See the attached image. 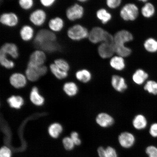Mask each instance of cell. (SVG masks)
<instances>
[{"label":"cell","instance_id":"cell-1","mask_svg":"<svg viewBox=\"0 0 157 157\" xmlns=\"http://www.w3.org/2000/svg\"><path fill=\"white\" fill-rule=\"evenodd\" d=\"M113 37L115 52L118 56L123 58L129 56L131 50L124 44L125 43L132 40V34L128 31L123 30L117 32Z\"/></svg>","mask_w":157,"mask_h":157},{"label":"cell","instance_id":"cell-2","mask_svg":"<svg viewBox=\"0 0 157 157\" xmlns=\"http://www.w3.org/2000/svg\"><path fill=\"white\" fill-rule=\"evenodd\" d=\"M57 37L56 34L48 29H41L35 34L33 42L35 47L38 48L40 45L46 43L56 42Z\"/></svg>","mask_w":157,"mask_h":157},{"label":"cell","instance_id":"cell-3","mask_svg":"<svg viewBox=\"0 0 157 157\" xmlns=\"http://www.w3.org/2000/svg\"><path fill=\"white\" fill-rule=\"evenodd\" d=\"M89 33L85 27L79 24L72 25L67 31V36L71 40L79 41L88 37Z\"/></svg>","mask_w":157,"mask_h":157},{"label":"cell","instance_id":"cell-4","mask_svg":"<svg viewBox=\"0 0 157 157\" xmlns=\"http://www.w3.org/2000/svg\"><path fill=\"white\" fill-rule=\"evenodd\" d=\"M48 14L44 9L38 8L33 10L29 15V21L33 26L41 27L46 23Z\"/></svg>","mask_w":157,"mask_h":157},{"label":"cell","instance_id":"cell-5","mask_svg":"<svg viewBox=\"0 0 157 157\" xmlns=\"http://www.w3.org/2000/svg\"><path fill=\"white\" fill-rule=\"evenodd\" d=\"M117 141L121 148L128 150L135 146L136 138L132 132L124 131L120 133L117 137Z\"/></svg>","mask_w":157,"mask_h":157},{"label":"cell","instance_id":"cell-6","mask_svg":"<svg viewBox=\"0 0 157 157\" xmlns=\"http://www.w3.org/2000/svg\"><path fill=\"white\" fill-rule=\"evenodd\" d=\"M19 21L18 15L13 12H5L1 13L0 16L1 24L9 28H14L17 27Z\"/></svg>","mask_w":157,"mask_h":157},{"label":"cell","instance_id":"cell-7","mask_svg":"<svg viewBox=\"0 0 157 157\" xmlns=\"http://www.w3.org/2000/svg\"><path fill=\"white\" fill-rule=\"evenodd\" d=\"M84 13L83 7L78 3L74 4L68 7L65 11L66 18L71 21H74L82 18Z\"/></svg>","mask_w":157,"mask_h":157},{"label":"cell","instance_id":"cell-8","mask_svg":"<svg viewBox=\"0 0 157 157\" xmlns=\"http://www.w3.org/2000/svg\"><path fill=\"white\" fill-rule=\"evenodd\" d=\"M46 59V52L41 49L37 48L31 53L27 66L34 67L44 66Z\"/></svg>","mask_w":157,"mask_h":157},{"label":"cell","instance_id":"cell-9","mask_svg":"<svg viewBox=\"0 0 157 157\" xmlns=\"http://www.w3.org/2000/svg\"><path fill=\"white\" fill-rule=\"evenodd\" d=\"M120 14L121 17L125 21H134L139 14L138 8L133 4H127L121 9Z\"/></svg>","mask_w":157,"mask_h":157},{"label":"cell","instance_id":"cell-10","mask_svg":"<svg viewBox=\"0 0 157 157\" xmlns=\"http://www.w3.org/2000/svg\"><path fill=\"white\" fill-rule=\"evenodd\" d=\"M48 69L46 66H42L34 67L27 66L26 75L28 79L30 81H36L40 76L44 75L47 73Z\"/></svg>","mask_w":157,"mask_h":157},{"label":"cell","instance_id":"cell-11","mask_svg":"<svg viewBox=\"0 0 157 157\" xmlns=\"http://www.w3.org/2000/svg\"><path fill=\"white\" fill-rule=\"evenodd\" d=\"M0 54L10 56L13 59H17L19 56V49L17 45L13 42H6L0 48Z\"/></svg>","mask_w":157,"mask_h":157},{"label":"cell","instance_id":"cell-12","mask_svg":"<svg viewBox=\"0 0 157 157\" xmlns=\"http://www.w3.org/2000/svg\"><path fill=\"white\" fill-rule=\"evenodd\" d=\"M95 121L98 125L103 128L110 127L115 123V120L113 116L105 112L98 113L96 117Z\"/></svg>","mask_w":157,"mask_h":157},{"label":"cell","instance_id":"cell-13","mask_svg":"<svg viewBox=\"0 0 157 157\" xmlns=\"http://www.w3.org/2000/svg\"><path fill=\"white\" fill-rule=\"evenodd\" d=\"M19 34L21 40L25 42H29L34 40L36 33L32 25L25 24L21 27Z\"/></svg>","mask_w":157,"mask_h":157},{"label":"cell","instance_id":"cell-14","mask_svg":"<svg viewBox=\"0 0 157 157\" xmlns=\"http://www.w3.org/2000/svg\"><path fill=\"white\" fill-rule=\"evenodd\" d=\"M98 52L101 58L107 59L111 57L115 52L114 43H102L98 47Z\"/></svg>","mask_w":157,"mask_h":157},{"label":"cell","instance_id":"cell-15","mask_svg":"<svg viewBox=\"0 0 157 157\" xmlns=\"http://www.w3.org/2000/svg\"><path fill=\"white\" fill-rule=\"evenodd\" d=\"M48 25V29L56 34L63 30L65 23L62 17L56 16L49 20Z\"/></svg>","mask_w":157,"mask_h":157},{"label":"cell","instance_id":"cell-16","mask_svg":"<svg viewBox=\"0 0 157 157\" xmlns=\"http://www.w3.org/2000/svg\"><path fill=\"white\" fill-rule=\"evenodd\" d=\"M107 31L104 30L101 27H94L89 33L88 38L89 40L94 44L102 42L105 40Z\"/></svg>","mask_w":157,"mask_h":157},{"label":"cell","instance_id":"cell-17","mask_svg":"<svg viewBox=\"0 0 157 157\" xmlns=\"http://www.w3.org/2000/svg\"><path fill=\"white\" fill-rule=\"evenodd\" d=\"M111 82L113 89L119 93H123L127 89L126 80L122 76L114 75L112 76Z\"/></svg>","mask_w":157,"mask_h":157},{"label":"cell","instance_id":"cell-18","mask_svg":"<svg viewBox=\"0 0 157 157\" xmlns=\"http://www.w3.org/2000/svg\"><path fill=\"white\" fill-rule=\"evenodd\" d=\"M97 153L98 157H119L116 149L111 146L98 147Z\"/></svg>","mask_w":157,"mask_h":157},{"label":"cell","instance_id":"cell-19","mask_svg":"<svg viewBox=\"0 0 157 157\" xmlns=\"http://www.w3.org/2000/svg\"><path fill=\"white\" fill-rule=\"evenodd\" d=\"M132 126L137 131H142L146 128L147 121L144 115L139 114L135 116L132 121Z\"/></svg>","mask_w":157,"mask_h":157},{"label":"cell","instance_id":"cell-20","mask_svg":"<svg viewBox=\"0 0 157 157\" xmlns=\"http://www.w3.org/2000/svg\"><path fill=\"white\" fill-rule=\"evenodd\" d=\"M148 78V74L142 69L136 70L132 74V79L133 83L137 85L144 83Z\"/></svg>","mask_w":157,"mask_h":157},{"label":"cell","instance_id":"cell-21","mask_svg":"<svg viewBox=\"0 0 157 157\" xmlns=\"http://www.w3.org/2000/svg\"><path fill=\"white\" fill-rule=\"evenodd\" d=\"M10 82L13 87L19 88L24 87L26 85V79L22 74L15 73L11 76Z\"/></svg>","mask_w":157,"mask_h":157},{"label":"cell","instance_id":"cell-22","mask_svg":"<svg viewBox=\"0 0 157 157\" xmlns=\"http://www.w3.org/2000/svg\"><path fill=\"white\" fill-rule=\"evenodd\" d=\"M109 64L113 69L117 71H122L125 67L124 59L122 57L115 56L111 59Z\"/></svg>","mask_w":157,"mask_h":157},{"label":"cell","instance_id":"cell-23","mask_svg":"<svg viewBox=\"0 0 157 157\" xmlns=\"http://www.w3.org/2000/svg\"><path fill=\"white\" fill-rule=\"evenodd\" d=\"M37 48L41 49L46 53H52L57 52L60 50V46L56 41L42 44L39 46Z\"/></svg>","mask_w":157,"mask_h":157},{"label":"cell","instance_id":"cell-24","mask_svg":"<svg viewBox=\"0 0 157 157\" xmlns=\"http://www.w3.org/2000/svg\"><path fill=\"white\" fill-rule=\"evenodd\" d=\"M76 77L79 81L86 83L91 81L92 78V75L89 70L82 69L78 70L76 72Z\"/></svg>","mask_w":157,"mask_h":157},{"label":"cell","instance_id":"cell-25","mask_svg":"<svg viewBox=\"0 0 157 157\" xmlns=\"http://www.w3.org/2000/svg\"><path fill=\"white\" fill-rule=\"evenodd\" d=\"M30 98L31 101L35 105H41L44 102V98L39 94L38 88L36 87L33 88Z\"/></svg>","mask_w":157,"mask_h":157},{"label":"cell","instance_id":"cell-26","mask_svg":"<svg viewBox=\"0 0 157 157\" xmlns=\"http://www.w3.org/2000/svg\"><path fill=\"white\" fill-rule=\"evenodd\" d=\"M7 101L11 107L16 109H20L24 103L23 98L20 96H12L8 99Z\"/></svg>","mask_w":157,"mask_h":157},{"label":"cell","instance_id":"cell-27","mask_svg":"<svg viewBox=\"0 0 157 157\" xmlns=\"http://www.w3.org/2000/svg\"><path fill=\"white\" fill-rule=\"evenodd\" d=\"M64 90L68 96H75L78 93V88L77 85L74 82H68L64 84Z\"/></svg>","mask_w":157,"mask_h":157},{"label":"cell","instance_id":"cell-28","mask_svg":"<svg viewBox=\"0 0 157 157\" xmlns=\"http://www.w3.org/2000/svg\"><path fill=\"white\" fill-rule=\"evenodd\" d=\"M62 130L61 125L57 123H55L49 127L48 131L51 137L54 138H56L62 132Z\"/></svg>","mask_w":157,"mask_h":157},{"label":"cell","instance_id":"cell-29","mask_svg":"<svg viewBox=\"0 0 157 157\" xmlns=\"http://www.w3.org/2000/svg\"><path fill=\"white\" fill-rule=\"evenodd\" d=\"M141 12L143 16L147 18H150L155 14L154 6L152 3H147L142 7Z\"/></svg>","mask_w":157,"mask_h":157},{"label":"cell","instance_id":"cell-30","mask_svg":"<svg viewBox=\"0 0 157 157\" xmlns=\"http://www.w3.org/2000/svg\"><path fill=\"white\" fill-rule=\"evenodd\" d=\"M144 47L148 52L154 53L157 52V41L155 39L150 38L147 39L144 43Z\"/></svg>","mask_w":157,"mask_h":157},{"label":"cell","instance_id":"cell-31","mask_svg":"<svg viewBox=\"0 0 157 157\" xmlns=\"http://www.w3.org/2000/svg\"><path fill=\"white\" fill-rule=\"evenodd\" d=\"M18 5L20 9L25 11L31 10L34 7V0H18Z\"/></svg>","mask_w":157,"mask_h":157},{"label":"cell","instance_id":"cell-32","mask_svg":"<svg viewBox=\"0 0 157 157\" xmlns=\"http://www.w3.org/2000/svg\"><path fill=\"white\" fill-rule=\"evenodd\" d=\"M50 68L52 73L59 79H63L67 76V72L60 70L54 63L50 65Z\"/></svg>","mask_w":157,"mask_h":157},{"label":"cell","instance_id":"cell-33","mask_svg":"<svg viewBox=\"0 0 157 157\" xmlns=\"http://www.w3.org/2000/svg\"><path fill=\"white\" fill-rule=\"evenodd\" d=\"M144 89L149 93L157 95V82L154 80H148L145 84Z\"/></svg>","mask_w":157,"mask_h":157},{"label":"cell","instance_id":"cell-34","mask_svg":"<svg viewBox=\"0 0 157 157\" xmlns=\"http://www.w3.org/2000/svg\"><path fill=\"white\" fill-rule=\"evenodd\" d=\"M97 14L98 18L104 24L107 23L111 18V15L104 9L99 10Z\"/></svg>","mask_w":157,"mask_h":157},{"label":"cell","instance_id":"cell-35","mask_svg":"<svg viewBox=\"0 0 157 157\" xmlns=\"http://www.w3.org/2000/svg\"><path fill=\"white\" fill-rule=\"evenodd\" d=\"M0 63L4 67L11 69L14 67L15 64L12 60L9 59L5 55L0 54Z\"/></svg>","mask_w":157,"mask_h":157},{"label":"cell","instance_id":"cell-36","mask_svg":"<svg viewBox=\"0 0 157 157\" xmlns=\"http://www.w3.org/2000/svg\"><path fill=\"white\" fill-rule=\"evenodd\" d=\"M54 63L59 68L63 71L67 72L70 69L69 64L63 59L59 58L54 61Z\"/></svg>","mask_w":157,"mask_h":157},{"label":"cell","instance_id":"cell-37","mask_svg":"<svg viewBox=\"0 0 157 157\" xmlns=\"http://www.w3.org/2000/svg\"><path fill=\"white\" fill-rule=\"evenodd\" d=\"M63 144L64 148L68 151L72 150L75 146L71 137H65L63 140Z\"/></svg>","mask_w":157,"mask_h":157},{"label":"cell","instance_id":"cell-38","mask_svg":"<svg viewBox=\"0 0 157 157\" xmlns=\"http://www.w3.org/2000/svg\"><path fill=\"white\" fill-rule=\"evenodd\" d=\"M145 152L148 157H157V147L154 145L147 146Z\"/></svg>","mask_w":157,"mask_h":157},{"label":"cell","instance_id":"cell-39","mask_svg":"<svg viewBox=\"0 0 157 157\" xmlns=\"http://www.w3.org/2000/svg\"><path fill=\"white\" fill-rule=\"evenodd\" d=\"M40 4L44 9H50L56 5L57 0H39Z\"/></svg>","mask_w":157,"mask_h":157},{"label":"cell","instance_id":"cell-40","mask_svg":"<svg viewBox=\"0 0 157 157\" xmlns=\"http://www.w3.org/2000/svg\"><path fill=\"white\" fill-rule=\"evenodd\" d=\"M11 152L10 149L7 147L4 146L0 150V157H11Z\"/></svg>","mask_w":157,"mask_h":157},{"label":"cell","instance_id":"cell-41","mask_svg":"<svg viewBox=\"0 0 157 157\" xmlns=\"http://www.w3.org/2000/svg\"><path fill=\"white\" fill-rule=\"evenodd\" d=\"M71 138L76 145V146H79L82 143L81 139L79 138V135L76 132H73L71 134Z\"/></svg>","mask_w":157,"mask_h":157},{"label":"cell","instance_id":"cell-42","mask_svg":"<svg viewBox=\"0 0 157 157\" xmlns=\"http://www.w3.org/2000/svg\"><path fill=\"white\" fill-rule=\"evenodd\" d=\"M121 0H107L108 6L112 9H115L121 4Z\"/></svg>","mask_w":157,"mask_h":157},{"label":"cell","instance_id":"cell-43","mask_svg":"<svg viewBox=\"0 0 157 157\" xmlns=\"http://www.w3.org/2000/svg\"><path fill=\"white\" fill-rule=\"evenodd\" d=\"M149 133L152 137L154 138L157 137V123H153L151 125L149 129Z\"/></svg>","mask_w":157,"mask_h":157},{"label":"cell","instance_id":"cell-44","mask_svg":"<svg viewBox=\"0 0 157 157\" xmlns=\"http://www.w3.org/2000/svg\"><path fill=\"white\" fill-rule=\"evenodd\" d=\"M78 2H84L88 1V0H77Z\"/></svg>","mask_w":157,"mask_h":157},{"label":"cell","instance_id":"cell-45","mask_svg":"<svg viewBox=\"0 0 157 157\" xmlns=\"http://www.w3.org/2000/svg\"><path fill=\"white\" fill-rule=\"evenodd\" d=\"M139 1L145 2H146L147 1V0H139Z\"/></svg>","mask_w":157,"mask_h":157}]
</instances>
